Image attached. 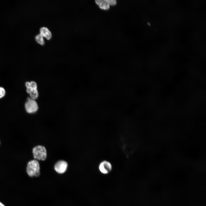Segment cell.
<instances>
[{
    "label": "cell",
    "mask_w": 206,
    "mask_h": 206,
    "mask_svg": "<svg viewBox=\"0 0 206 206\" xmlns=\"http://www.w3.org/2000/svg\"><path fill=\"white\" fill-rule=\"evenodd\" d=\"M40 169L39 163L37 160L34 159L28 162L26 171L27 175L30 177H38L40 175Z\"/></svg>",
    "instance_id": "6da1fadb"
},
{
    "label": "cell",
    "mask_w": 206,
    "mask_h": 206,
    "mask_svg": "<svg viewBox=\"0 0 206 206\" xmlns=\"http://www.w3.org/2000/svg\"><path fill=\"white\" fill-rule=\"evenodd\" d=\"M34 158L36 160L44 161L47 157V151L45 147L41 145H38L32 149Z\"/></svg>",
    "instance_id": "7a4b0ae2"
},
{
    "label": "cell",
    "mask_w": 206,
    "mask_h": 206,
    "mask_svg": "<svg viewBox=\"0 0 206 206\" xmlns=\"http://www.w3.org/2000/svg\"><path fill=\"white\" fill-rule=\"evenodd\" d=\"M25 107L26 112L29 114L36 112L38 110V104L35 100L28 98L26 102Z\"/></svg>",
    "instance_id": "3957f363"
},
{
    "label": "cell",
    "mask_w": 206,
    "mask_h": 206,
    "mask_svg": "<svg viewBox=\"0 0 206 206\" xmlns=\"http://www.w3.org/2000/svg\"><path fill=\"white\" fill-rule=\"evenodd\" d=\"M68 166V164L66 161L63 160L59 161L55 164L54 169L58 173L62 174L66 172Z\"/></svg>",
    "instance_id": "277c9868"
},
{
    "label": "cell",
    "mask_w": 206,
    "mask_h": 206,
    "mask_svg": "<svg viewBox=\"0 0 206 206\" xmlns=\"http://www.w3.org/2000/svg\"><path fill=\"white\" fill-rule=\"evenodd\" d=\"M99 169L100 171L102 174H107L111 171L112 166L108 161H104L101 162L99 164Z\"/></svg>",
    "instance_id": "5b68a950"
},
{
    "label": "cell",
    "mask_w": 206,
    "mask_h": 206,
    "mask_svg": "<svg viewBox=\"0 0 206 206\" xmlns=\"http://www.w3.org/2000/svg\"><path fill=\"white\" fill-rule=\"evenodd\" d=\"M95 1L99 7L101 9L107 10L110 8V5L106 0H96Z\"/></svg>",
    "instance_id": "8992f818"
},
{
    "label": "cell",
    "mask_w": 206,
    "mask_h": 206,
    "mask_svg": "<svg viewBox=\"0 0 206 206\" xmlns=\"http://www.w3.org/2000/svg\"><path fill=\"white\" fill-rule=\"evenodd\" d=\"M40 34L48 40L50 39L52 37V34L50 31L46 27H42L40 29Z\"/></svg>",
    "instance_id": "52a82bcc"
},
{
    "label": "cell",
    "mask_w": 206,
    "mask_h": 206,
    "mask_svg": "<svg viewBox=\"0 0 206 206\" xmlns=\"http://www.w3.org/2000/svg\"><path fill=\"white\" fill-rule=\"evenodd\" d=\"M35 39L36 42L41 45H43L45 42L43 37L40 34L37 35L35 37Z\"/></svg>",
    "instance_id": "ba28073f"
},
{
    "label": "cell",
    "mask_w": 206,
    "mask_h": 206,
    "mask_svg": "<svg viewBox=\"0 0 206 206\" xmlns=\"http://www.w3.org/2000/svg\"><path fill=\"white\" fill-rule=\"evenodd\" d=\"M31 98L35 100L37 98L39 94L37 89L33 90L29 94Z\"/></svg>",
    "instance_id": "9c48e42d"
},
{
    "label": "cell",
    "mask_w": 206,
    "mask_h": 206,
    "mask_svg": "<svg viewBox=\"0 0 206 206\" xmlns=\"http://www.w3.org/2000/svg\"><path fill=\"white\" fill-rule=\"evenodd\" d=\"M29 87L30 88L33 90L37 89V85L36 82L34 81H32L29 82Z\"/></svg>",
    "instance_id": "30bf717a"
},
{
    "label": "cell",
    "mask_w": 206,
    "mask_h": 206,
    "mask_svg": "<svg viewBox=\"0 0 206 206\" xmlns=\"http://www.w3.org/2000/svg\"><path fill=\"white\" fill-rule=\"evenodd\" d=\"M6 91L3 87H0V99L4 97Z\"/></svg>",
    "instance_id": "8fae6325"
},
{
    "label": "cell",
    "mask_w": 206,
    "mask_h": 206,
    "mask_svg": "<svg viewBox=\"0 0 206 206\" xmlns=\"http://www.w3.org/2000/svg\"><path fill=\"white\" fill-rule=\"evenodd\" d=\"M106 1L110 5H114L117 3V1L116 0H106Z\"/></svg>",
    "instance_id": "7c38bea8"
},
{
    "label": "cell",
    "mask_w": 206,
    "mask_h": 206,
    "mask_svg": "<svg viewBox=\"0 0 206 206\" xmlns=\"http://www.w3.org/2000/svg\"><path fill=\"white\" fill-rule=\"evenodd\" d=\"M0 206H6L2 202L0 201Z\"/></svg>",
    "instance_id": "4fadbf2b"
},
{
    "label": "cell",
    "mask_w": 206,
    "mask_h": 206,
    "mask_svg": "<svg viewBox=\"0 0 206 206\" xmlns=\"http://www.w3.org/2000/svg\"></svg>",
    "instance_id": "5bb4252c"
}]
</instances>
